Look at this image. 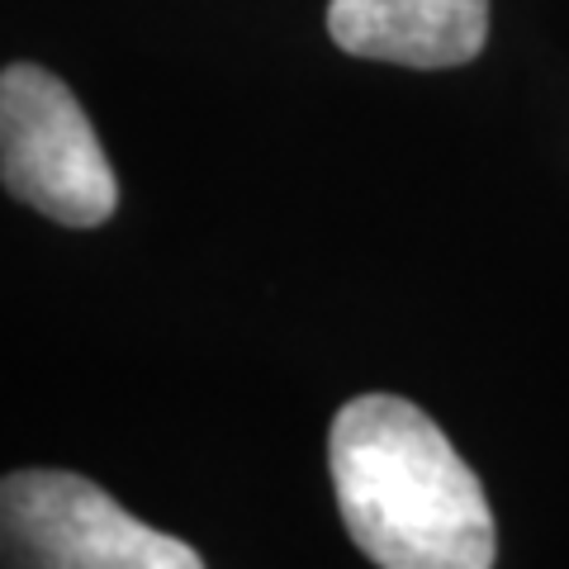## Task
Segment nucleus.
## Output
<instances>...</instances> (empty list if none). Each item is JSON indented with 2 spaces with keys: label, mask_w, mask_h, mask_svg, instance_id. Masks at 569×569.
Segmentation results:
<instances>
[{
  "label": "nucleus",
  "mask_w": 569,
  "mask_h": 569,
  "mask_svg": "<svg viewBox=\"0 0 569 569\" xmlns=\"http://www.w3.org/2000/svg\"><path fill=\"white\" fill-rule=\"evenodd\" d=\"M332 489L351 541L385 569H489L498 531L479 475L399 395H361L332 418Z\"/></svg>",
  "instance_id": "nucleus-1"
},
{
  "label": "nucleus",
  "mask_w": 569,
  "mask_h": 569,
  "mask_svg": "<svg viewBox=\"0 0 569 569\" xmlns=\"http://www.w3.org/2000/svg\"><path fill=\"white\" fill-rule=\"evenodd\" d=\"M332 43L399 67H466L489 43V0H332Z\"/></svg>",
  "instance_id": "nucleus-4"
},
{
  "label": "nucleus",
  "mask_w": 569,
  "mask_h": 569,
  "mask_svg": "<svg viewBox=\"0 0 569 569\" xmlns=\"http://www.w3.org/2000/svg\"><path fill=\"white\" fill-rule=\"evenodd\" d=\"M0 565L14 569H200V550L123 512L91 479L20 470L0 479Z\"/></svg>",
  "instance_id": "nucleus-2"
},
{
  "label": "nucleus",
  "mask_w": 569,
  "mask_h": 569,
  "mask_svg": "<svg viewBox=\"0 0 569 569\" xmlns=\"http://www.w3.org/2000/svg\"><path fill=\"white\" fill-rule=\"evenodd\" d=\"M0 176L14 200L67 228H96L119 204V181L91 119L33 62L0 71Z\"/></svg>",
  "instance_id": "nucleus-3"
}]
</instances>
